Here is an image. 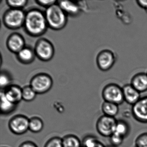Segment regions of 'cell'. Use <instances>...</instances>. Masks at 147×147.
Instances as JSON below:
<instances>
[{
	"mask_svg": "<svg viewBox=\"0 0 147 147\" xmlns=\"http://www.w3.org/2000/svg\"><path fill=\"white\" fill-rule=\"evenodd\" d=\"M24 26L29 35L36 37L45 34L49 27L45 13L36 9H32L26 13Z\"/></svg>",
	"mask_w": 147,
	"mask_h": 147,
	"instance_id": "obj_1",
	"label": "cell"
},
{
	"mask_svg": "<svg viewBox=\"0 0 147 147\" xmlns=\"http://www.w3.org/2000/svg\"><path fill=\"white\" fill-rule=\"evenodd\" d=\"M45 15L48 26L52 30H60L67 25V15L58 4L47 8Z\"/></svg>",
	"mask_w": 147,
	"mask_h": 147,
	"instance_id": "obj_2",
	"label": "cell"
},
{
	"mask_svg": "<svg viewBox=\"0 0 147 147\" xmlns=\"http://www.w3.org/2000/svg\"><path fill=\"white\" fill-rule=\"evenodd\" d=\"M26 13L22 9L10 8L3 16V23L7 28L16 30L24 26Z\"/></svg>",
	"mask_w": 147,
	"mask_h": 147,
	"instance_id": "obj_3",
	"label": "cell"
},
{
	"mask_svg": "<svg viewBox=\"0 0 147 147\" xmlns=\"http://www.w3.org/2000/svg\"><path fill=\"white\" fill-rule=\"evenodd\" d=\"M101 94L104 101L114 103L119 106L124 101L123 88L116 83H109L106 85L102 90Z\"/></svg>",
	"mask_w": 147,
	"mask_h": 147,
	"instance_id": "obj_4",
	"label": "cell"
},
{
	"mask_svg": "<svg viewBox=\"0 0 147 147\" xmlns=\"http://www.w3.org/2000/svg\"><path fill=\"white\" fill-rule=\"evenodd\" d=\"M53 80L48 74L40 73L34 76L30 86L37 94H43L50 91L53 86Z\"/></svg>",
	"mask_w": 147,
	"mask_h": 147,
	"instance_id": "obj_5",
	"label": "cell"
},
{
	"mask_svg": "<svg viewBox=\"0 0 147 147\" xmlns=\"http://www.w3.org/2000/svg\"><path fill=\"white\" fill-rule=\"evenodd\" d=\"M36 56L43 61H49L52 59L55 49L52 43L45 38H40L36 43L34 49Z\"/></svg>",
	"mask_w": 147,
	"mask_h": 147,
	"instance_id": "obj_6",
	"label": "cell"
},
{
	"mask_svg": "<svg viewBox=\"0 0 147 147\" xmlns=\"http://www.w3.org/2000/svg\"><path fill=\"white\" fill-rule=\"evenodd\" d=\"M117 121L115 117L102 115L96 122V130L100 136L109 138L114 133Z\"/></svg>",
	"mask_w": 147,
	"mask_h": 147,
	"instance_id": "obj_7",
	"label": "cell"
},
{
	"mask_svg": "<svg viewBox=\"0 0 147 147\" xmlns=\"http://www.w3.org/2000/svg\"><path fill=\"white\" fill-rule=\"evenodd\" d=\"M30 119L26 116L18 114L13 117L8 122L11 132L16 135H22L29 130Z\"/></svg>",
	"mask_w": 147,
	"mask_h": 147,
	"instance_id": "obj_8",
	"label": "cell"
},
{
	"mask_svg": "<svg viewBox=\"0 0 147 147\" xmlns=\"http://www.w3.org/2000/svg\"><path fill=\"white\" fill-rule=\"evenodd\" d=\"M117 60L116 55L111 50L105 49L100 51L96 57L98 67L102 71L110 70L114 66Z\"/></svg>",
	"mask_w": 147,
	"mask_h": 147,
	"instance_id": "obj_9",
	"label": "cell"
},
{
	"mask_svg": "<svg viewBox=\"0 0 147 147\" xmlns=\"http://www.w3.org/2000/svg\"><path fill=\"white\" fill-rule=\"evenodd\" d=\"M131 114L135 120L142 123H147V95L141 97L132 106Z\"/></svg>",
	"mask_w": 147,
	"mask_h": 147,
	"instance_id": "obj_10",
	"label": "cell"
},
{
	"mask_svg": "<svg viewBox=\"0 0 147 147\" xmlns=\"http://www.w3.org/2000/svg\"><path fill=\"white\" fill-rule=\"evenodd\" d=\"M7 46L11 52L17 54L26 47L24 38L19 33H12L7 38Z\"/></svg>",
	"mask_w": 147,
	"mask_h": 147,
	"instance_id": "obj_11",
	"label": "cell"
},
{
	"mask_svg": "<svg viewBox=\"0 0 147 147\" xmlns=\"http://www.w3.org/2000/svg\"><path fill=\"white\" fill-rule=\"evenodd\" d=\"M122 88L124 101L129 105L133 106L142 97L141 93L130 84L124 85Z\"/></svg>",
	"mask_w": 147,
	"mask_h": 147,
	"instance_id": "obj_12",
	"label": "cell"
},
{
	"mask_svg": "<svg viewBox=\"0 0 147 147\" xmlns=\"http://www.w3.org/2000/svg\"><path fill=\"white\" fill-rule=\"evenodd\" d=\"M4 91V93L8 100L18 105L23 100L22 88L16 85H11Z\"/></svg>",
	"mask_w": 147,
	"mask_h": 147,
	"instance_id": "obj_13",
	"label": "cell"
},
{
	"mask_svg": "<svg viewBox=\"0 0 147 147\" xmlns=\"http://www.w3.org/2000/svg\"><path fill=\"white\" fill-rule=\"evenodd\" d=\"M131 85L139 92L147 91V75L146 73H139L136 74L131 80Z\"/></svg>",
	"mask_w": 147,
	"mask_h": 147,
	"instance_id": "obj_14",
	"label": "cell"
},
{
	"mask_svg": "<svg viewBox=\"0 0 147 147\" xmlns=\"http://www.w3.org/2000/svg\"><path fill=\"white\" fill-rule=\"evenodd\" d=\"M36 56L34 50L28 47H25L17 54L18 60L21 63L28 64L32 63Z\"/></svg>",
	"mask_w": 147,
	"mask_h": 147,
	"instance_id": "obj_15",
	"label": "cell"
},
{
	"mask_svg": "<svg viewBox=\"0 0 147 147\" xmlns=\"http://www.w3.org/2000/svg\"><path fill=\"white\" fill-rule=\"evenodd\" d=\"M57 2V4L67 15L75 17L80 13V7L74 2L67 1H59Z\"/></svg>",
	"mask_w": 147,
	"mask_h": 147,
	"instance_id": "obj_16",
	"label": "cell"
},
{
	"mask_svg": "<svg viewBox=\"0 0 147 147\" xmlns=\"http://www.w3.org/2000/svg\"><path fill=\"white\" fill-rule=\"evenodd\" d=\"M18 105L13 104L7 99L5 95L4 91L1 92V114L7 115L13 112L17 107Z\"/></svg>",
	"mask_w": 147,
	"mask_h": 147,
	"instance_id": "obj_17",
	"label": "cell"
},
{
	"mask_svg": "<svg viewBox=\"0 0 147 147\" xmlns=\"http://www.w3.org/2000/svg\"><path fill=\"white\" fill-rule=\"evenodd\" d=\"M130 131V126L128 122L123 119L117 120L114 133L125 138L129 136Z\"/></svg>",
	"mask_w": 147,
	"mask_h": 147,
	"instance_id": "obj_18",
	"label": "cell"
},
{
	"mask_svg": "<svg viewBox=\"0 0 147 147\" xmlns=\"http://www.w3.org/2000/svg\"><path fill=\"white\" fill-rule=\"evenodd\" d=\"M103 115L115 117L119 112V105L114 103L104 101L101 105Z\"/></svg>",
	"mask_w": 147,
	"mask_h": 147,
	"instance_id": "obj_19",
	"label": "cell"
},
{
	"mask_svg": "<svg viewBox=\"0 0 147 147\" xmlns=\"http://www.w3.org/2000/svg\"><path fill=\"white\" fill-rule=\"evenodd\" d=\"M62 140L63 147H81V142L75 135H66L62 138Z\"/></svg>",
	"mask_w": 147,
	"mask_h": 147,
	"instance_id": "obj_20",
	"label": "cell"
},
{
	"mask_svg": "<svg viewBox=\"0 0 147 147\" xmlns=\"http://www.w3.org/2000/svg\"><path fill=\"white\" fill-rule=\"evenodd\" d=\"M43 121L38 117H33L30 119L29 130L33 133H37L41 132L44 128Z\"/></svg>",
	"mask_w": 147,
	"mask_h": 147,
	"instance_id": "obj_21",
	"label": "cell"
},
{
	"mask_svg": "<svg viewBox=\"0 0 147 147\" xmlns=\"http://www.w3.org/2000/svg\"><path fill=\"white\" fill-rule=\"evenodd\" d=\"M37 93L30 86H25L22 88L23 100L26 102H30L36 98Z\"/></svg>",
	"mask_w": 147,
	"mask_h": 147,
	"instance_id": "obj_22",
	"label": "cell"
},
{
	"mask_svg": "<svg viewBox=\"0 0 147 147\" xmlns=\"http://www.w3.org/2000/svg\"><path fill=\"white\" fill-rule=\"evenodd\" d=\"M99 142V141L95 136L89 135L83 138L82 144L83 147H95Z\"/></svg>",
	"mask_w": 147,
	"mask_h": 147,
	"instance_id": "obj_23",
	"label": "cell"
},
{
	"mask_svg": "<svg viewBox=\"0 0 147 147\" xmlns=\"http://www.w3.org/2000/svg\"><path fill=\"white\" fill-rule=\"evenodd\" d=\"M11 76L6 72H1L0 76V86L1 89H5L11 86Z\"/></svg>",
	"mask_w": 147,
	"mask_h": 147,
	"instance_id": "obj_24",
	"label": "cell"
},
{
	"mask_svg": "<svg viewBox=\"0 0 147 147\" xmlns=\"http://www.w3.org/2000/svg\"><path fill=\"white\" fill-rule=\"evenodd\" d=\"M7 5L12 9H22L24 7L28 1L26 0H8L7 1Z\"/></svg>",
	"mask_w": 147,
	"mask_h": 147,
	"instance_id": "obj_25",
	"label": "cell"
},
{
	"mask_svg": "<svg viewBox=\"0 0 147 147\" xmlns=\"http://www.w3.org/2000/svg\"><path fill=\"white\" fill-rule=\"evenodd\" d=\"M135 145L138 147H147V132L139 134L135 140Z\"/></svg>",
	"mask_w": 147,
	"mask_h": 147,
	"instance_id": "obj_26",
	"label": "cell"
},
{
	"mask_svg": "<svg viewBox=\"0 0 147 147\" xmlns=\"http://www.w3.org/2000/svg\"><path fill=\"white\" fill-rule=\"evenodd\" d=\"M44 147H63L62 138L57 136L51 138L46 142Z\"/></svg>",
	"mask_w": 147,
	"mask_h": 147,
	"instance_id": "obj_27",
	"label": "cell"
},
{
	"mask_svg": "<svg viewBox=\"0 0 147 147\" xmlns=\"http://www.w3.org/2000/svg\"><path fill=\"white\" fill-rule=\"evenodd\" d=\"M125 138L114 133L109 137V140L111 145L118 147L123 144Z\"/></svg>",
	"mask_w": 147,
	"mask_h": 147,
	"instance_id": "obj_28",
	"label": "cell"
},
{
	"mask_svg": "<svg viewBox=\"0 0 147 147\" xmlns=\"http://www.w3.org/2000/svg\"><path fill=\"white\" fill-rule=\"evenodd\" d=\"M57 2V1L55 0H37V1H36V2L39 5L44 7H46L47 8L56 4V3Z\"/></svg>",
	"mask_w": 147,
	"mask_h": 147,
	"instance_id": "obj_29",
	"label": "cell"
},
{
	"mask_svg": "<svg viewBox=\"0 0 147 147\" xmlns=\"http://www.w3.org/2000/svg\"><path fill=\"white\" fill-rule=\"evenodd\" d=\"M19 147H38L37 145L32 141H27L24 142L20 145Z\"/></svg>",
	"mask_w": 147,
	"mask_h": 147,
	"instance_id": "obj_30",
	"label": "cell"
},
{
	"mask_svg": "<svg viewBox=\"0 0 147 147\" xmlns=\"http://www.w3.org/2000/svg\"><path fill=\"white\" fill-rule=\"evenodd\" d=\"M136 2L140 7L144 9L147 13V0H138Z\"/></svg>",
	"mask_w": 147,
	"mask_h": 147,
	"instance_id": "obj_31",
	"label": "cell"
},
{
	"mask_svg": "<svg viewBox=\"0 0 147 147\" xmlns=\"http://www.w3.org/2000/svg\"><path fill=\"white\" fill-rule=\"evenodd\" d=\"M95 147H106V146L101 142L99 141Z\"/></svg>",
	"mask_w": 147,
	"mask_h": 147,
	"instance_id": "obj_32",
	"label": "cell"
},
{
	"mask_svg": "<svg viewBox=\"0 0 147 147\" xmlns=\"http://www.w3.org/2000/svg\"><path fill=\"white\" fill-rule=\"evenodd\" d=\"M106 147H115V146H113V145H109V146H106Z\"/></svg>",
	"mask_w": 147,
	"mask_h": 147,
	"instance_id": "obj_33",
	"label": "cell"
},
{
	"mask_svg": "<svg viewBox=\"0 0 147 147\" xmlns=\"http://www.w3.org/2000/svg\"><path fill=\"white\" fill-rule=\"evenodd\" d=\"M134 147H138L137 146H136V145H134Z\"/></svg>",
	"mask_w": 147,
	"mask_h": 147,
	"instance_id": "obj_34",
	"label": "cell"
},
{
	"mask_svg": "<svg viewBox=\"0 0 147 147\" xmlns=\"http://www.w3.org/2000/svg\"><path fill=\"white\" fill-rule=\"evenodd\" d=\"M5 147V146H3V147Z\"/></svg>",
	"mask_w": 147,
	"mask_h": 147,
	"instance_id": "obj_35",
	"label": "cell"
},
{
	"mask_svg": "<svg viewBox=\"0 0 147 147\" xmlns=\"http://www.w3.org/2000/svg\"><path fill=\"white\" fill-rule=\"evenodd\" d=\"M146 74H147V73H146Z\"/></svg>",
	"mask_w": 147,
	"mask_h": 147,
	"instance_id": "obj_36",
	"label": "cell"
}]
</instances>
